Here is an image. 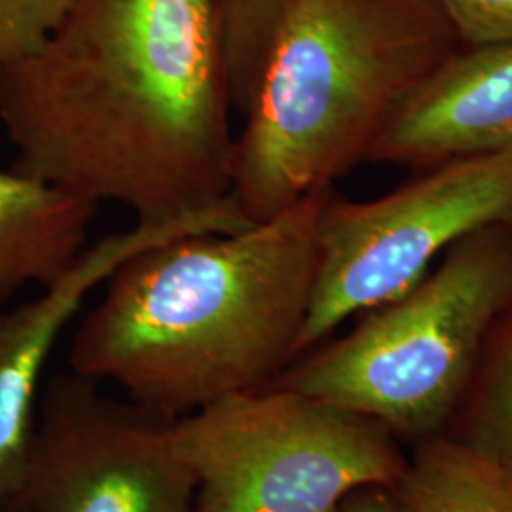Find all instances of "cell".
<instances>
[{
    "mask_svg": "<svg viewBox=\"0 0 512 512\" xmlns=\"http://www.w3.org/2000/svg\"><path fill=\"white\" fill-rule=\"evenodd\" d=\"M230 109L215 0H76L38 52L0 67L14 169L137 222L230 196Z\"/></svg>",
    "mask_w": 512,
    "mask_h": 512,
    "instance_id": "cell-1",
    "label": "cell"
},
{
    "mask_svg": "<svg viewBox=\"0 0 512 512\" xmlns=\"http://www.w3.org/2000/svg\"><path fill=\"white\" fill-rule=\"evenodd\" d=\"M330 192L239 232L131 256L74 332L71 372L169 420L268 387L298 357Z\"/></svg>",
    "mask_w": 512,
    "mask_h": 512,
    "instance_id": "cell-2",
    "label": "cell"
},
{
    "mask_svg": "<svg viewBox=\"0 0 512 512\" xmlns=\"http://www.w3.org/2000/svg\"><path fill=\"white\" fill-rule=\"evenodd\" d=\"M461 48L435 0H289L234 143L230 196L245 219H272L366 164Z\"/></svg>",
    "mask_w": 512,
    "mask_h": 512,
    "instance_id": "cell-3",
    "label": "cell"
},
{
    "mask_svg": "<svg viewBox=\"0 0 512 512\" xmlns=\"http://www.w3.org/2000/svg\"><path fill=\"white\" fill-rule=\"evenodd\" d=\"M511 298L512 226L478 230L408 293L359 313L342 338L302 353L268 387L380 421L410 446L444 435Z\"/></svg>",
    "mask_w": 512,
    "mask_h": 512,
    "instance_id": "cell-4",
    "label": "cell"
},
{
    "mask_svg": "<svg viewBox=\"0 0 512 512\" xmlns=\"http://www.w3.org/2000/svg\"><path fill=\"white\" fill-rule=\"evenodd\" d=\"M196 476V512H336L357 490H391L408 454L384 423L264 387L173 421Z\"/></svg>",
    "mask_w": 512,
    "mask_h": 512,
    "instance_id": "cell-5",
    "label": "cell"
},
{
    "mask_svg": "<svg viewBox=\"0 0 512 512\" xmlns=\"http://www.w3.org/2000/svg\"><path fill=\"white\" fill-rule=\"evenodd\" d=\"M512 226V150L454 160L372 202L330 192L317 220V270L298 357L346 319L387 304L459 239Z\"/></svg>",
    "mask_w": 512,
    "mask_h": 512,
    "instance_id": "cell-6",
    "label": "cell"
},
{
    "mask_svg": "<svg viewBox=\"0 0 512 512\" xmlns=\"http://www.w3.org/2000/svg\"><path fill=\"white\" fill-rule=\"evenodd\" d=\"M173 421L74 372L48 384L18 492L21 512H196ZM6 505V503H4Z\"/></svg>",
    "mask_w": 512,
    "mask_h": 512,
    "instance_id": "cell-7",
    "label": "cell"
},
{
    "mask_svg": "<svg viewBox=\"0 0 512 512\" xmlns=\"http://www.w3.org/2000/svg\"><path fill=\"white\" fill-rule=\"evenodd\" d=\"M253 226L228 196L200 213L167 220L135 222L90 247L42 293L12 310H0V505L18 492L35 431V406L42 370L61 332L88 294L107 283L131 256L171 239L230 234Z\"/></svg>",
    "mask_w": 512,
    "mask_h": 512,
    "instance_id": "cell-8",
    "label": "cell"
},
{
    "mask_svg": "<svg viewBox=\"0 0 512 512\" xmlns=\"http://www.w3.org/2000/svg\"><path fill=\"white\" fill-rule=\"evenodd\" d=\"M512 150V44L461 48L404 101L366 164L431 169Z\"/></svg>",
    "mask_w": 512,
    "mask_h": 512,
    "instance_id": "cell-9",
    "label": "cell"
},
{
    "mask_svg": "<svg viewBox=\"0 0 512 512\" xmlns=\"http://www.w3.org/2000/svg\"><path fill=\"white\" fill-rule=\"evenodd\" d=\"M95 203L0 169V306L27 285H50L86 249Z\"/></svg>",
    "mask_w": 512,
    "mask_h": 512,
    "instance_id": "cell-10",
    "label": "cell"
},
{
    "mask_svg": "<svg viewBox=\"0 0 512 512\" xmlns=\"http://www.w3.org/2000/svg\"><path fill=\"white\" fill-rule=\"evenodd\" d=\"M397 512H512V469L448 433L412 444Z\"/></svg>",
    "mask_w": 512,
    "mask_h": 512,
    "instance_id": "cell-11",
    "label": "cell"
},
{
    "mask_svg": "<svg viewBox=\"0 0 512 512\" xmlns=\"http://www.w3.org/2000/svg\"><path fill=\"white\" fill-rule=\"evenodd\" d=\"M448 435L512 469V298L488 332Z\"/></svg>",
    "mask_w": 512,
    "mask_h": 512,
    "instance_id": "cell-12",
    "label": "cell"
},
{
    "mask_svg": "<svg viewBox=\"0 0 512 512\" xmlns=\"http://www.w3.org/2000/svg\"><path fill=\"white\" fill-rule=\"evenodd\" d=\"M289 0H215L226 73L234 99L256 90Z\"/></svg>",
    "mask_w": 512,
    "mask_h": 512,
    "instance_id": "cell-13",
    "label": "cell"
},
{
    "mask_svg": "<svg viewBox=\"0 0 512 512\" xmlns=\"http://www.w3.org/2000/svg\"><path fill=\"white\" fill-rule=\"evenodd\" d=\"M76 0H0V67L38 52Z\"/></svg>",
    "mask_w": 512,
    "mask_h": 512,
    "instance_id": "cell-14",
    "label": "cell"
},
{
    "mask_svg": "<svg viewBox=\"0 0 512 512\" xmlns=\"http://www.w3.org/2000/svg\"><path fill=\"white\" fill-rule=\"evenodd\" d=\"M465 48L512 44V0H435Z\"/></svg>",
    "mask_w": 512,
    "mask_h": 512,
    "instance_id": "cell-15",
    "label": "cell"
},
{
    "mask_svg": "<svg viewBox=\"0 0 512 512\" xmlns=\"http://www.w3.org/2000/svg\"><path fill=\"white\" fill-rule=\"evenodd\" d=\"M336 512H397V507L387 488L370 486L349 495Z\"/></svg>",
    "mask_w": 512,
    "mask_h": 512,
    "instance_id": "cell-16",
    "label": "cell"
},
{
    "mask_svg": "<svg viewBox=\"0 0 512 512\" xmlns=\"http://www.w3.org/2000/svg\"><path fill=\"white\" fill-rule=\"evenodd\" d=\"M0 512H21L18 507H14V505H10V503H6V505H0Z\"/></svg>",
    "mask_w": 512,
    "mask_h": 512,
    "instance_id": "cell-17",
    "label": "cell"
}]
</instances>
